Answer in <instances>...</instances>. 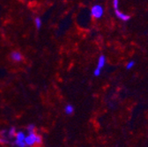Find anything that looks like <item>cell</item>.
<instances>
[{"label":"cell","mask_w":148,"mask_h":147,"mask_svg":"<svg viewBox=\"0 0 148 147\" xmlns=\"http://www.w3.org/2000/svg\"><path fill=\"white\" fill-rule=\"evenodd\" d=\"M73 110L74 109H73V107L71 105H67L64 108V112L67 115H71L73 113Z\"/></svg>","instance_id":"8"},{"label":"cell","mask_w":148,"mask_h":147,"mask_svg":"<svg viewBox=\"0 0 148 147\" xmlns=\"http://www.w3.org/2000/svg\"><path fill=\"white\" fill-rule=\"evenodd\" d=\"M94 74H95V76H96V77L100 76V75H101V69L97 67V69H95V73H94Z\"/></svg>","instance_id":"13"},{"label":"cell","mask_w":148,"mask_h":147,"mask_svg":"<svg viewBox=\"0 0 148 147\" xmlns=\"http://www.w3.org/2000/svg\"><path fill=\"white\" fill-rule=\"evenodd\" d=\"M11 58L14 62H21L22 60V55L20 52L14 51L11 54Z\"/></svg>","instance_id":"4"},{"label":"cell","mask_w":148,"mask_h":147,"mask_svg":"<svg viewBox=\"0 0 148 147\" xmlns=\"http://www.w3.org/2000/svg\"><path fill=\"white\" fill-rule=\"evenodd\" d=\"M116 15L119 18L120 20H122V21H129V20H130V18H131L129 15L124 14V13L121 12L120 11H118V9H117V10H116Z\"/></svg>","instance_id":"5"},{"label":"cell","mask_w":148,"mask_h":147,"mask_svg":"<svg viewBox=\"0 0 148 147\" xmlns=\"http://www.w3.org/2000/svg\"><path fill=\"white\" fill-rule=\"evenodd\" d=\"M25 143L27 146H33L35 144H42V136L36 134L35 132H28V135L26 136L25 138Z\"/></svg>","instance_id":"1"},{"label":"cell","mask_w":148,"mask_h":147,"mask_svg":"<svg viewBox=\"0 0 148 147\" xmlns=\"http://www.w3.org/2000/svg\"><path fill=\"white\" fill-rule=\"evenodd\" d=\"M34 24H35V27L37 29H40L42 27V20L40 19V18H35L34 19Z\"/></svg>","instance_id":"7"},{"label":"cell","mask_w":148,"mask_h":147,"mask_svg":"<svg viewBox=\"0 0 148 147\" xmlns=\"http://www.w3.org/2000/svg\"><path fill=\"white\" fill-rule=\"evenodd\" d=\"M34 124H29L28 126H27V131L28 132H33L34 131Z\"/></svg>","instance_id":"11"},{"label":"cell","mask_w":148,"mask_h":147,"mask_svg":"<svg viewBox=\"0 0 148 147\" xmlns=\"http://www.w3.org/2000/svg\"><path fill=\"white\" fill-rule=\"evenodd\" d=\"M8 143V140L4 138L3 137H0V144H7Z\"/></svg>","instance_id":"14"},{"label":"cell","mask_w":148,"mask_h":147,"mask_svg":"<svg viewBox=\"0 0 148 147\" xmlns=\"http://www.w3.org/2000/svg\"><path fill=\"white\" fill-rule=\"evenodd\" d=\"M91 14L96 19H100L103 15V8L99 5H94L91 9Z\"/></svg>","instance_id":"3"},{"label":"cell","mask_w":148,"mask_h":147,"mask_svg":"<svg viewBox=\"0 0 148 147\" xmlns=\"http://www.w3.org/2000/svg\"><path fill=\"white\" fill-rule=\"evenodd\" d=\"M134 64H135V62H134V61H131V62H129V63L127 64L126 68H127L128 70H130V69H132V68L134 66Z\"/></svg>","instance_id":"10"},{"label":"cell","mask_w":148,"mask_h":147,"mask_svg":"<svg viewBox=\"0 0 148 147\" xmlns=\"http://www.w3.org/2000/svg\"><path fill=\"white\" fill-rule=\"evenodd\" d=\"M16 140H15V145L16 146H20V147H25L27 146L26 143H25V138H26V135L23 131H18L16 133Z\"/></svg>","instance_id":"2"},{"label":"cell","mask_w":148,"mask_h":147,"mask_svg":"<svg viewBox=\"0 0 148 147\" xmlns=\"http://www.w3.org/2000/svg\"><path fill=\"white\" fill-rule=\"evenodd\" d=\"M118 4H119L118 0H113V7H114L116 10L118 9Z\"/></svg>","instance_id":"12"},{"label":"cell","mask_w":148,"mask_h":147,"mask_svg":"<svg viewBox=\"0 0 148 147\" xmlns=\"http://www.w3.org/2000/svg\"><path fill=\"white\" fill-rule=\"evenodd\" d=\"M8 136H9L10 137H15V136H16V132H15V128L12 127V128L10 129V131H8Z\"/></svg>","instance_id":"9"},{"label":"cell","mask_w":148,"mask_h":147,"mask_svg":"<svg viewBox=\"0 0 148 147\" xmlns=\"http://www.w3.org/2000/svg\"><path fill=\"white\" fill-rule=\"evenodd\" d=\"M105 63H106V58H105V57L104 56H101L100 57V58H99V60H98V68H100V69H101L104 65H105Z\"/></svg>","instance_id":"6"}]
</instances>
